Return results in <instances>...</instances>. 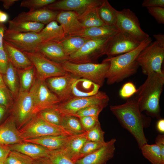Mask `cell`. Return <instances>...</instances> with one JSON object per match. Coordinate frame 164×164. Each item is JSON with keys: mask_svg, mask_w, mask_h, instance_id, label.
I'll use <instances>...</instances> for the list:
<instances>
[{"mask_svg": "<svg viewBox=\"0 0 164 164\" xmlns=\"http://www.w3.org/2000/svg\"><path fill=\"white\" fill-rule=\"evenodd\" d=\"M8 30L18 32L39 33L44 27V24L32 22L9 20Z\"/></svg>", "mask_w": 164, "mask_h": 164, "instance_id": "31", "label": "cell"}, {"mask_svg": "<svg viewBox=\"0 0 164 164\" xmlns=\"http://www.w3.org/2000/svg\"><path fill=\"white\" fill-rule=\"evenodd\" d=\"M85 133L75 135L65 147L61 149L65 154L75 163L80 159V150L84 144L87 140Z\"/></svg>", "mask_w": 164, "mask_h": 164, "instance_id": "29", "label": "cell"}, {"mask_svg": "<svg viewBox=\"0 0 164 164\" xmlns=\"http://www.w3.org/2000/svg\"><path fill=\"white\" fill-rule=\"evenodd\" d=\"M6 86L3 79L2 75L0 73V88Z\"/></svg>", "mask_w": 164, "mask_h": 164, "instance_id": "59", "label": "cell"}, {"mask_svg": "<svg viewBox=\"0 0 164 164\" xmlns=\"http://www.w3.org/2000/svg\"><path fill=\"white\" fill-rule=\"evenodd\" d=\"M2 75L6 86L15 99L19 91V83L17 69L9 61L5 73Z\"/></svg>", "mask_w": 164, "mask_h": 164, "instance_id": "32", "label": "cell"}, {"mask_svg": "<svg viewBox=\"0 0 164 164\" xmlns=\"http://www.w3.org/2000/svg\"><path fill=\"white\" fill-rule=\"evenodd\" d=\"M15 99L12 93L6 86L0 88V104L5 107L9 112Z\"/></svg>", "mask_w": 164, "mask_h": 164, "instance_id": "42", "label": "cell"}, {"mask_svg": "<svg viewBox=\"0 0 164 164\" xmlns=\"http://www.w3.org/2000/svg\"><path fill=\"white\" fill-rule=\"evenodd\" d=\"M8 146L10 151H17L33 159L48 157L50 151L39 144L24 141Z\"/></svg>", "mask_w": 164, "mask_h": 164, "instance_id": "24", "label": "cell"}, {"mask_svg": "<svg viewBox=\"0 0 164 164\" xmlns=\"http://www.w3.org/2000/svg\"><path fill=\"white\" fill-rule=\"evenodd\" d=\"M105 143L87 140L84 144L80 152V159L97 151Z\"/></svg>", "mask_w": 164, "mask_h": 164, "instance_id": "44", "label": "cell"}, {"mask_svg": "<svg viewBox=\"0 0 164 164\" xmlns=\"http://www.w3.org/2000/svg\"><path fill=\"white\" fill-rule=\"evenodd\" d=\"M85 132H87L99 123L98 117L85 116L79 118Z\"/></svg>", "mask_w": 164, "mask_h": 164, "instance_id": "45", "label": "cell"}, {"mask_svg": "<svg viewBox=\"0 0 164 164\" xmlns=\"http://www.w3.org/2000/svg\"><path fill=\"white\" fill-rule=\"evenodd\" d=\"M115 26L121 32H126L140 42L149 37L141 29L138 18L129 9L117 11Z\"/></svg>", "mask_w": 164, "mask_h": 164, "instance_id": "11", "label": "cell"}, {"mask_svg": "<svg viewBox=\"0 0 164 164\" xmlns=\"http://www.w3.org/2000/svg\"><path fill=\"white\" fill-rule=\"evenodd\" d=\"M38 33L42 42L48 41L60 42L65 38L62 26L56 20L47 24Z\"/></svg>", "mask_w": 164, "mask_h": 164, "instance_id": "28", "label": "cell"}, {"mask_svg": "<svg viewBox=\"0 0 164 164\" xmlns=\"http://www.w3.org/2000/svg\"><path fill=\"white\" fill-rule=\"evenodd\" d=\"M0 1L3 3V6L5 9H9L16 2L19 0H1Z\"/></svg>", "mask_w": 164, "mask_h": 164, "instance_id": "55", "label": "cell"}, {"mask_svg": "<svg viewBox=\"0 0 164 164\" xmlns=\"http://www.w3.org/2000/svg\"><path fill=\"white\" fill-rule=\"evenodd\" d=\"M32 164H52L48 157L33 159Z\"/></svg>", "mask_w": 164, "mask_h": 164, "instance_id": "53", "label": "cell"}, {"mask_svg": "<svg viewBox=\"0 0 164 164\" xmlns=\"http://www.w3.org/2000/svg\"><path fill=\"white\" fill-rule=\"evenodd\" d=\"M23 52L34 66L36 77L40 80L45 81L50 77L63 76L68 73L61 64L48 59L38 52Z\"/></svg>", "mask_w": 164, "mask_h": 164, "instance_id": "9", "label": "cell"}, {"mask_svg": "<svg viewBox=\"0 0 164 164\" xmlns=\"http://www.w3.org/2000/svg\"><path fill=\"white\" fill-rule=\"evenodd\" d=\"M164 59V46L155 40L141 52L137 61L142 73L147 76L152 73H164L161 68Z\"/></svg>", "mask_w": 164, "mask_h": 164, "instance_id": "5", "label": "cell"}, {"mask_svg": "<svg viewBox=\"0 0 164 164\" xmlns=\"http://www.w3.org/2000/svg\"><path fill=\"white\" fill-rule=\"evenodd\" d=\"M75 135H47L24 141L37 144L50 150H53L63 149Z\"/></svg>", "mask_w": 164, "mask_h": 164, "instance_id": "22", "label": "cell"}, {"mask_svg": "<svg viewBox=\"0 0 164 164\" xmlns=\"http://www.w3.org/2000/svg\"><path fill=\"white\" fill-rule=\"evenodd\" d=\"M4 39L23 52H31L36 51L39 44L42 42L38 33L18 32L5 30Z\"/></svg>", "mask_w": 164, "mask_h": 164, "instance_id": "14", "label": "cell"}, {"mask_svg": "<svg viewBox=\"0 0 164 164\" xmlns=\"http://www.w3.org/2000/svg\"><path fill=\"white\" fill-rule=\"evenodd\" d=\"M104 133L99 122L91 129L86 132L85 135L87 140L104 143Z\"/></svg>", "mask_w": 164, "mask_h": 164, "instance_id": "40", "label": "cell"}, {"mask_svg": "<svg viewBox=\"0 0 164 164\" xmlns=\"http://www.w3.org/2000/svg\"><path fill=\"white\" fill-rule=\"evenodd\" d=\"M140 149L143 155L152 164H164L161 150L155 144H145Z\"/></svg>", "mask_w": 164, "mask_h": 164, "instance_id": "36", "label": "cell"}, {"mask_svg": "<svg viewBox=\"0 0 164 164\" xmlns=\"http://www.w3.org/2000/svg\"><path fill=\"white\" fill-rule=\"evenodd\" d=\"M164 85V73H152L147 75L135 96L141 112L145 111L153 117L160 118L159 102Z\"/></svg>", "mask_w": 164, "mask_h": 164, "instance_id": "2", "label": "cell"}, {"mask_svg": "<svg viewBox=\"0 0 164 164\" xmlns=\"http://www.w3.org/2000/svg\"><path fill=\"white\" fill-rule=\"evenodd\" d=\"M143 7L159 6L164 7V0H144L142 3Z\"/></svg>", "mask_w": 164, "mask_h": 164, "instance_id": "49", "label": "cell"}, {"mask_svg": "<svg viewBox=\"0 0 164 164\" xmlns=\"http://www.w3.org/2000/svg\"><path fill=\"white\" fill-rule=\"evenodd\" d=\"M56 1V0H24L21 2L20 6L29 9V10H34L46 7Z\"/></svg>", "mask_w": 164, "mask_h": 164, "instance_id": "41", "label": "cell"}, {"mask_svg": "<svg viewBox=\"0 0 164 164\" xmlns=\"http://www.w3.org/2000/svg\"><path fill=\"white\" fill-rule=\"evenodd\" d=\"M141 42L129 34L119 31L110 39L106 54L107 58L129 52L137 47Z\"/></svg>", "mask_w": 164, "mask_h": 164, "instance_id": "13", "label": "cell"}, {"mask_svg": "<svg viewBox=\"0 0 164 164\" xmlns=\"http://www.w3.org/2000/svg\"><path fill=\"white\" fill-rule=\"evenodd\" d=\"M137 89L132 82H128L122 86L119 92L120 96L123 98H128L136 93Z\"/></svg>", "mask_w": 164, "mask_h": 164, "instance_id": "46", "label": "cell"}, {"mask_svg": "<svg viewBox=\"0 0 164 164\" xmlns=\"http://www.w3.org/2000/svg\"><path fill=\"white\" fill-rule=\"evenodd\" d=\"M3 48L9 61L17 69H22L33 65L28 57L21 50L4 39Z\"/></svg>", "mask_w": 164, "mask_h": 164, "instance_id": "23", "label": "cell"}, {"mask_svg": "<svg viewBox=\"0 0 164 164\" xmlns=\"http://www.w3.org/2000/svg\"><path fill=\"white\" fill-rule=\"evenodd\" d=\"M23 141L16 127L14 118L9 113L0 125V143L10 145Z\"/></svg>", "mask_w": 164, "mask_h": 164, "instance_id": "20", "label": "cell"}, {"mask_svg": "<svg viewBox=\"0 0 164 164\" xmlns=\"http://www.w3.org/2000/svg\"><path fill=\"white\" fill-rule=\"evenodd\" d=\"M156 41L161 45L164 46V35L163 34L159 33L153 35Z\"/></svg>", "mask_w": 164, "mask_h": 164, "instance_id": "57", "label": "cell"}, {"mask_svg": "<svg viewBox=\"0 0 164 164\" xmlns=\"http://www.w3.org/2000/svg\"><path fill=\"white\" fill-rule=\"evenodd\" d=\"M102 0H60L55 1L46 7L54 11H73L78 15L89 6L100 3Z\"/></svg>", "mask_w": 164, "mask_h": 164, "instance_id": "21", "label": "cell"}, {"mask_svg": "<svg viewBox=\"0 0 164 164\" xmlns=\"http://www.w3.org/2000/svg\"><path fill=\"white\" fill-rule=\"evenodd\" d=\"M119 31L115 26L104 25L84 28L77 36L90 39L109 38Z\"/></svg>", "mask_w": 164, "mask_h": 164, "instance_id": "25", "label": "cell"}, {"mask_svg": "<svg viewBox=\"0 0 164 164\" xmlns=\"http://www.w3.org/2000/svg\"><path fill=\"white\" fill-rule=\"evenodd\" d=\"M109 101L108 96L105 92L99 91L96 94L85 97H73L60 103L54 108L63 116L74 115L78 111L93 105H101L106 107Z\"/></svg>", "mask_w": 164, "mask_h": 164, "instance_id": "8", "label": "cell"}, {"mask_svg": "<svg viewBox=\"0 0 164 164\" xmlns=\"http://www.w3.org/2000/svg\"><path fill=\"white\" fill-rule=\"evenodd\" d=\"M19 83V92H28L36 78V70L32 65L22 69H17Z\"/></svg>", "mask_w": 164, "mask_h": 164, "instance_id": "30", "label": "cell"}, {"mask_svg": "<svg viewBox=\"0 0 164 164\" xmlns=\"http://www.w3.org/2000/svg\"><path fill=\"white\" fill-rule=\"evenodd\" d=\"M78 16L73 11H60L58 14L56 21L62 26L65 37L77 36L84 28Z\"/></svg>", "mask_w": 164, "mask_h": 164, "instance_id": "17", "label": "cell"}, {"mask_svg": "<svg viewBox=\"0 0 164 164\" xmlns=\"http://www.w3.org/2000/svg\"><path fill=\"white\" fill-rule=\"evenodd\" d=\"M111 37L89 39L68 56V61L76 64L96 63L100 57L106 55Z\"/></svg>", "mask_w": 164, "mask_h": 164, "instance_id": "7", "label": "cell"}, {"mask_svg": "<svg viewBox=\"0 0 164 164\" xmlns=\"http://www.w3.org/2000/svg\"><path fill=\"white\" fill-rule=\"evenodd\" d=\"M33 159L20 152L10 151L4 161L5 164H32Z\"/></svg>", "mask_w": 164, "mask_h": 164, "instance_id": "38", "label": "cell"}, {"mask_svg": "<svg viewBox=\"0 0 164 164\" xmlns=\"http://www.w3.org/2000/svg\"><path fill=\"white\" fill-rule=\"evenodd\" d=\"M9 61L3 48H0V73H5L8 67Z\"/></svg>", "mask_w": 164, "mask_h": 164, "instance_id": "48", "label": "cell"}, {"mask_svg": "<svg viewBox=\"0 0 164 164\" xmlns=\"http://www.w3.org/2000/svg\"><path fill=\"white\" fill-rule=\"evenodd\" d=\"M155 144L160 148L162 160L164 161V135H158L155 138Z\"/></svg>", "mask_w": 164, "mask_h": 164, "instance_id": "50", "label": "cell"}, {"mask_svg": "<svg viewBox=\"0 0 164 164\" xmlns=\"http://www.w3.org/2000/svg\"><path fill=\"white\" fill-rule=\"evenodd\" d=\"M110 109L122 126L134 137L139 149L147 143L144 128L148 125L149 120L142 113L135 96L121 104L111 105Z\"/></svg>", "mask_w": 164, "mask_h": 164, "instance_id": "1", "label": "cell"}, {"mask_svg": "<svg viewBox=\"0 0 164 164\" xmlns=\"http://www.w3.org/2000/svg\"><path fill=\"white\" fill-rule=\"evenodd\" d=\"M61 126L72 135H78L86 132L83 128L79 118L73 115L64 116Z\"/></svg>", "mask_w": 164, "mask_h": 164, "instance_id": "35", "label": "cell"}, {"mask_svg": "<svg viewBox=\"0 0 164 164\" xmlns=\"http://www.w3.org/2000/svg\"><path fill=\"white\" fill-rule=\"evenodd\" d=\"M29 91L33 98L34 115L44 109L55 107L61 102L49 89L45 81L37 77Z\"/></svg>", "mask_w": 164, "mask_h": 164, "instance_id": "10", "label": "cell"}, {"mask_svg": "<svg viewBox=\"0 0 164 164\" xmlns=\"http://www.w3.org/2000/svg\"><path fill=\"white\" fill-rule=\"evenodd\" d=\"M35 51L38 52L48 59L62 64L68 61L66 55L60 42L48 41L42 42L37 46Z\"/></svg>", "mask_w": 164, "mask_h": 164, "instance_id": "19", "label": "cell"}, {"mask_svg": "<svg viewBox=\"0 0 164 164\" xmlns=\"http://www.w3.org/2000/svg\"><path fill=\"white\" fill-rule=\"evenodd\" d=\"M9 15L6 13L0 10V22L3 23L7 21Z\"/></svg>", "mask_w": 164, "mask_h": 164, "instance_id": "58", "label": "cell"}, {"mask_svg": "<svg viewBox=\"0 0 164 164\" xmlns=\"http://www.w3.org/2000/svg\"><path fill=\"white\" fill-rule=\"evenodd\" d=\"M115 138L106 142L104 145L95 152L77 160L76 164H105L113 158L115 150Z\"/></svg>", "mask_w": 164, "mask_h": 164, "instance_id": "16", "label": "cell"}, {"mask_svg": "<svg viewBox=\"0 0 164 164\" xmlns=\"http://www.w3.org/2000/svg\"><path fill=\"white\" fill-rule=\"evenodd\" d=\"M0 164H5L4 161L0 160Z\"/></svg>", "mask_w": 164, "mask_h": 164, "instance_id": "60", "label": "cell"}, {"mask_svg": "<svg viewBox=\"0 0 164 164\" xmlns=\"http://www.w3.org/2000/svg\"><path fill=\"white\" fill-rule=\"evenodd\" d=\"M40 118L51 124L61 126L63 115L54 107L43 110L37 114Z\"/></svg>", "mask_w": 164, "mask_h": 164, "instance_id": "37", "label": "cell"}, {"mask_svg": "<svg viewBox=\"0 0 164 164\" xmlns=\"http://www.w3.org/2000/svg\"><path fill=\"white\" fill-rule=\"evenodd\" d=\"M7 28L4 23L0 22V48H3V41L5 32Z\"/></svg>", "mask_w": 164, "mask_h": 164, "instance_id": "54", "label": "cell"}, {"mask_svg": "<svg viewBox=\"0 0 164 164\" xmlns=\"http://www.w3.org/2000/svg\"><path fill=\"white\" fill-rule=\"evenodd\" d=\"M78 78L68 73L63 76L49 78L45 81L50 91L62 102L73 97V87Z\"/></svg>", "mask_w": 164, "mask_h": 164, "instance_id": "15", "label": "cell"}, {"mask_svg": "<svg viewBox=\"0 0 164 164\" xmlns=\"http://www.w3.org/2000/svg\"><path fill=\"white\" fill-rule=\"evenodd\" d=\"M60 11L50 10L46 7L28 12H23L13 20L17 21H28L45 24L56 20Z\"/></svg>", "mask_w": 164, "mask_h": 164, "instance_id": "18", "label": "cell"}, {"mask_svg": "<svg viewBox=\"0 0 164 164\" xmlns=\"http://www.w3.org/2000/svg\"><path fill=\"white\" fill-rule=\"evenodd\" d=\"M48 157L52 164H76L65 154L61 149L50 150Z\"/></svg>", "mask_w": 164, "mask_h": 164, "instance_id": "39", "label": "cell"}, {"mask_svg": "<svg viewBox=\"0 0 164 164\" xmlns=\"http://www.w3.org/2000/svg\"><path fill=\"white\" fill-rule=\"evenodd\" d=\"M90 39L78 36L65 37L60 43L69 56L80 49Z\"/></svg>", "mask_w": 164, "mask_h": 164, "instance_id": "34", "label": "cell"}, {"mask_svg": "<svg viewBox=\"0 0 164 164\" xmlns=\"http://www.w3.org/2000/svg\"><path fill=\"white\" fill-rule=\"evenodd\" d=\"M10 151L8 145L0 143V160L4 161Z\"/></svg>", "mask_w": 164, "mask_h": 164, "instance_id": "51", "label": "cell"}, {"mask_svg": "<svg viewBox=\"0 0 164 164\" xmlns=\"http://www.w3.org/2000/svg\"><path fill=\"white\" fill-rule=\"evenodd\" d=\"M105 108L101 105H91L78 111L74 116L78 118L89 116L98 117L100 112Z\"/></svg>", "mask_w": 164, "mask_h": 164, "instance_id": "43", "label": "cell"}, {"mask_svg": "<svg viewBox=\"0 0 164 164\" xmlns=\"http://www.w3.org/2000/svg\"><path fill=\"white\" fill-rule=\"evenodd\" d=\"M156 128L157 130L160 133L163 134L164 133V119H160L156 124Z\"/></svg>", "mask_w": 164, "mask_h": 164, "instance_id": "56", "label": "cell"}, {"mask_svg": "<svg viewBox=\"0 0 164 164\" xmlns=\"http://www.w3.org/2000/svg\"><path fill=\"white\" fill-rule=\"evenodd\" d=\"M61 65L67 72L78 78L89 80L101 87L104 84L110 63L103 60L99 63L76 64L67 61Z\"/></svg>", "mask_w": 164, "mask_h": 164, "instance_id": "4", "label": "cell"}, {"mask_svg": "<svg viewBox=\"0 0 164 164\" xmlns=\"http://www.w3.org/2000/svg\"><path fill=\"white\" fill-rule=\"evenodd\" d=\"M152 41L149 37L142 42L137 47L129 52L104 59L110 63L106 76L107 84L110 85L119 83L136 73L139 67L137 61V57L141 52Z\"/></svg>", "mask_w": 164, "mask_h": 164, "instance_id": "3", "label": "cell"}, {"mask_svg": "<svg viewBox=\"0 0 164 164\" xmlns=\"http://www.w3.org/2000/svg\"><path fill=\"white\" fill-rule=\"evenodd\" d=\"M24 141L47 135H72L61 126L50 123L37 114L34 115L19 130Z\"/></svg>", "mask_w": 164, "mask_h": 164, "instance_id": "6", "label": "cell"}, {"mask_svg": "<svg viewBox=\"0 0 164 164\" xmlns=\"http://www.w3.org/2000/svg\"><path fill=\"white\" fill-rule=\"evenodd\" d=\"M9 114V111L0 104V125L5 120Z\"/></svg>", "mask_w": 164, "mask_h": 164, "instance_id": "52", "label": "cell"}, {"mask_svg": "<svg viewBox=\"0 0 164 164\" xmlns=\"http://www.w3.org/2000/svg\"><path fill=\"white\" fill-rule=\"evenodd\" d=\"M102 1L99 4L89 6L78 15V19L84 28L105 25L100 19L97 11V7Z\"/></svg>", "mask_w": 164, "mask_h": 164, "instance_id": "26", "label": "cell"}, {"mask_svg": "<svg viewBox=\"0 0 164 164\" xmlns=\"http://www.w3.org/2000/svg\"><path fill=\"white\" fill-rule=\"evenodd\" d=\"M33 110V101L30 92H19L9 112L14 117L18 130L34 115Z\"/></svg>", "mask_w": 164, "mask_h": 164, "instance_id": "12", "label": "cell"}, {"mask_svg": "<svg viewBox=\"0 0 164 164\" xmlns=\"http://www.w3.org/2000/svg\"><path fill=\"white\" fill-rule=\"evenodd\" d=\"M146 8L149 12L154 18L158 23L164 24V7L154 6Z\"/></svg>", "mask_w": 164, "mask_h": 164, "instance_id": "47", "label": "cell"}, {"mask_svg": "<svg viewBox=\"0 0 164 164\" xmlns=\"http://www.w3.org/2000/svg\"><path fill=\"white\" fill-rule=\"evenodd\" d=\"M99 86L83 78H78L72 88L73 97H85L93 95L99 91Z\"/></svg>", "mask_w": 164, "mask_h": 164, "instance_id": "27", "label": "cell"}, {"mask_svg": "<svg viewBox=\"0 0 164 164\" xmlns=\"http://www.w3.org/2000/svg\"><path fill=\"white\" fill-rule=\"evenodd\" d=\"M117 11L107 0H103L97 8L100 19L105 25L108 26H115Z\"/></svg>", "mask_w": 164, "mask_h": 164, "instance_id": "33", "label": "cell"}]
</instances>
